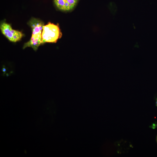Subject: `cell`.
Instances as JSON below:
<instances>
[{
	"instance_id": "3957f363",
	"label": "cell",
	"mask_w": 157,
	"mask_h": 157,
	"mask_svg": "<svg viewBox=\"0 0 157 157\" xmlns=\"http://www.w3.org/2000/svg\"><path fill=\"white\" fill-rule=\"evenodd\" d=\"M0 29L2 34L11 42L18 41L23 36L21 32L13 29L10 24L4 22L1 23Z\"/></svg>"
},
{
	"instance_id": "277c9868",
	"label": "cell",
	"mask_w": 157,
	"mask_h": 157,
	"mask_svg": "<svg viewBox=\"0 0 157 157\" xmlns=\"http://www.w3.org/2000/svg\"><path fill=\"white\" fill-rule=\"evenodd\" d=\"M79 0H53L57 8L63 11H69L76 6Z\"/></svg>"
},
{
	"instance_id": "7a4b0ae2",
	"label": "cell",
	"mask_w": 157,
	"mask_h": 157,
	"mask_svg": "<svg viewBox=\"0 0 157 157\" xmlns=\"http://www.w3.org/2000/svg\"><path fill=\"white\" fill-rule=\"evenodd\" d=\"M62 35L59 26L49 22L44 25L42 32V44L45 43H56Z\"/></svg>"
},
{
	"instance_id": "6da1fadb",
	"label": "cell",
	"mask_w": 157,
	"mask_h": 157,
	"mask_svg": "<svg viewBox=\"0 0 157 157\" xmlns=\"http://www.w3.org/2000/svg\"><path fill=\"white\" fill-rule=\"evenodd\" d=\"M29 24L32 29L31 37L29 41L24 44L23 48L31 47L36 51L42 44V34L44 24L40 20L32 18L29 21Z\"/></svg>"
},
{
	"instance_id": "8992f818",
	"label": "cell",
	"mask_w": 157,
	"mask_h": 157,
	"mask_svg": "<svg viewBox=\"0 0 157 157\" xmlns=\"http://www.w3.org/2000/svg\"></svg>"
},
{
	"instance_id": "5b68a950",
	"label": "cell",
	"mask_w": 157,
	"mask_h": 157,
	"mask_svg": "<svg viewBox=\"0 0 157 157\" xmlns=\"http://www.w3.org/2000/svg\"><path fill=\"white\" fill-rule=\"evenodd\" d=\"M156 106H157V99H156Z\"/></svg>"
}]
</instances>
